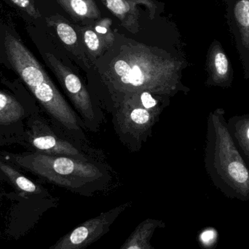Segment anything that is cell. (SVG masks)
I'll list each match as a JSON object with an SVG mask.
<instances>
[{"label":"cell","mask_w":249,"mask_h":249,"mask_svg":"<svg viewBox=\"0 0 249 249\" xmlns=\"http://www.w3.org/2000/svg\"><path fill=\"white\" fill-rule=\"evenodd\" d=\"M186 67L183 58L164 50L117 36L86 77L102 109L110 113L115 105L138 92L171 98L188 93L182 82Z\"/></svg>","instance_id":"6da1fadb"},{"label":"cell","mask_w":249,"mask_h":249,"mask_svg":"<svg viewBox=\"0 0 249 249\" xmlns=\"http://www.w3.org/2000/svg\"><path fill=\"white\" fill-rule=\"evenodd\" d=\"M4 44L10 64L58 130L89 150L100 151L90 145L83 121L33 54L14 36H7Z\"/></svg>","instance_id":"7a4b0ae2"},{"label":"cell","mask_w":249,"mask_h":249,"mask_svg":"<svg viewBox=\"0 0 249 249\" xmlns=\"http://www.w3.org/2000/svg\"><path fill=\"white\" fill-rule=\"evenodd\" d=\"M222 108L208 119L205 165L213 184L229 198L249 200V168L237 148Z\"/></svg>","instance_id":"3957f363"},{"label":"cell","mask_w":249,"mask_h":249,"mask_svg":"<svg viewBox=\"0 0 249 249\" xmlns=\"http://www.w3.org/2000/svg\"><path fill=\"white\" fill-rule=\"evenodd\" d=\"M13 161L49 182L85 197L107 190L113 179L112 169L104 161L81 160L40 152L14 155Z\"/></svg>","instance_id":"277c9868"},{"label":"cell","mask_w":249,"mask_h":249,"mask_svg":"<svg viewBox=\"0 0 249 249\" xmlns=\"http://www.w3.org/2000/svg\"><path fill=\"white\" fill-rule=\"evenodd\" d=\"M171 99L143 90L127 96L112 108L113 127L124 146L132 152L142 149Z\"/></svg>","instance_id":"5b68a950"},{"label":"cell","mask_w":249,"mask_h":249,"mask_svg":"<svg viewBox=\"0 0 249 249\" xmlns=\"http://www.w3.org/2000/svg\"><path fill=\"white\" fill-rule=\"evenodd\" d=\"M45 59L86 130L93 133L99 131L105 119L103 109L89 89L77 66L63 61L51 53L45 54Z\"/></svg>","instance_id":"8992f818"},{"label":"cell","mask_w":249,"mask_h":249,"mask_svg":"<svg viewBox=\"0 0 249 249\" xmlns=\"http://www.w3.org/2000/svg\"><path fill=\"white\" fill-rule=\"evenodd\" d=\"M37 152L55 156H64L81 160L104 161L101 151L93 152L80 146L64 133L57 134L48 124L36 120L32 127L30 139Z\"/></svg>","instance_id":"52a82bcc"},{"label":"cell","mask_w":249,"mask_h":249,"mask_svg":"<svg viewBox=\"0 0 249 249\" xmlns=\"http://www.w3.org/2000/svg\"><path fill=\"white\" fill-rule=\"evenodd\" d=\"M131 206L125 203L85 221L61 237L50 249H86L110 231L118 218Z\"/></svg>","instance_id":"ba28073f"},{"label":"cell","mask_w":249,"mask_h":249,"mask_svg":"<svg viewBox=\"0 0 249 249\" xmlns=\"http://www.w3.org/2000/svg\"><path fill=\"white\" fill-rule=\"evenodd\" d=\"M226 18L249 80V0H225Z\"/></svg>","instance_id":"9c48e42d"},{"label":"cell","mask_w":249,"mask_h":249,"mask_svg":"<svg viewBox=\"0 0 249 249\" xmlns=\"http://www.w3.org/2000/svg\"><path fill=\"white\" fill-rule=\"evenodd\" d=\"M208 72L206 85L229 88L233 82V69L222 44L214 39L208 50L206 56Z\"/></svg>","instance_id":"30bf717a"},{"label":"cell","mask_w":249,"mask_h":249,"mask_svg":"<svg viewBox=\"0 0 249 249\" xmlns=\"http://www.w3.org/2000/svg\"><path fill=\"white\" fill-rule=\"evenodd\" d=\"M165 226L166 224L160 219L147 218L135 228L120 249H155L151 240L157 231Z\"/></svg>","instance_id":"8fae6325"},{"label":"cell","mask_w":249,"mask_h":249,"mask_svg":"<svg viewBox=\"0 0 249 249\" xmlns=\"http://www.w3.org/2000/svg\"><path fill=\"white\" fill-rule=\"evenodd\" d=\"M227 126L249 168V114L231 118Z\"/></svg>","instance_id":"7c38bea8"},{"label":"cell","mask_w":249,"mask_h":249,"mask_svg":"<svg viewBox=\"0 0 249 249\" xmlns=\"http://www.w3.org/2000/svg\"><path fill=\"white\" fill-rule=\"evenodd\" d=\"M150 0H102L108 10L118 18L128 29H136L138 15L136 4Z\"/></svg>","instance_id":"4fadbf2b"},{"label":"cell","mask_w":249,"mask_h":249,"mask_svg":"<svg viewBox=\"0 0 249 249\" xmlns=\"http://www.w3.org/2000/svg\"><path fill=\"white\" fill-rule=\"evenodd\" d=\"M64 10L74 18L96 20L100 17V12L94 0H57Z\"/></svg>","instance_id":"5bb4252c"},{"label":"cell","mask_w":249,"mask_h":249,"mask_svg":"<svg viewBox=\"0 0 249 249\" xmlns=\"http://www.w3.org/2000/svg\"><path fill=\"white\" fill-rule=\"evenodd\" d=\"M24 109L13 96L0 90V124L17 122L24 115Z\"/></svg>","instance_id":"9a60e30c"},{"label":"cell","mask_w":249,"mask_h":249,"mask_svg":"<svg viewBox=\"0 0 249 249\" xmlns=\"http://www.w3.org/2000/svg\"><path fill=\"white\" fill-rule=\"evenodd\" d=\"M0 171L8 178L18 190L23 193L38 195L45 193L37 184L4 162H0Z\"/></svg>","instance_id":"2e32d148"},{"label":"cell","mask_w":249,"mask_h":249,"mask_svg":"<svg viewBox=\"0 0 249 249\" xmlns=\"http://www.w3.org/2000/svg\"><path fill=\"white\" fill-rule=\"evenodd\" d=\"M217 240V231L213 228H206L199 235V242L203 249H215Z\"/></svg>","instance_id":"e0dca14e"},{"label":"cell","mask_w":249,"mask_h":249,"mask_svg":"<svg viewBox=\"0 0 249 249\" xmlns=\"http://www.w3.org/2000/svg\"><path fill=\"white\" fill-rule=\"evenodd\" d=\"M10 1L20 8L26 10L30 16H33V17L38 16L37 11L35 9V4L32 0H10Z\"/></svg>","instance_id":"ac0fdd59"},{"label":"cell","mask_w":249,"mask_h":249,"mask_svg":"<svg viewBox=\"0 0 249 249\" xmlns=\"http://www.w3.org/2000/svg\"><path fill=\"white\" fill-rule=\"evenodd\" d=\"M0 174H1V171H0Z\"/></svg>","instance_id":"d6986e66"}]
</instances>
